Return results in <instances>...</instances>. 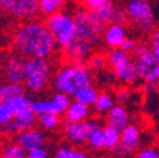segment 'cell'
Segmentation results:
<instances>
[{
    "mask_svg": "<svg viewBox=\"0 0 159 158\" xmlns=\"http://www.w3.org/2000/svg\"><path fill=\"white\" fill-rule=\"evenodd\" d=\"M98 89L95 86V85H89V86H85L80 90L73 97L75 100L82 103V104H86L89 106H93L96 99L98 96Z\"/></svg>",
    "mask_w": 159,
    "mask_h": 158,
    "instance_id": "cell-20",
    "label": "cell"
},
{
    "mask_svg": "<svg viewBox=\"0 0 159 158\" xmlns=\"http://www.w3.org/2000/svg\"><path fill=\"white\" fill-rule=\"evenodd\" d=\"M138 44H139V42L136 41V38H134V37H128L126 41H125V43H124L123 47H121V49L125 51V52H128V53H131V54H133V52L135 51V48L138 47Z\"/></svg>",
    "mask_w": 159,
    "mask_h": 158,
    "instance_id": "cell-39",
    "label": "cell"
},
{
    "mask_svg": "<svg viewBox=\"0 0 159 158\" xmlns=\"http://www.w3.org/2000/svg\"><path fill=\"white\" fill-rule=\"evenodd\" d=\"M0 7L4 13L20 22L37 19L41 14L39 0H0Z\"/></svg>",
    "mask_w": 159,
    "mask_h": 158,
    "instance_id": "cell-9",
    "label": "cell"
},
{
    "mask_svg": "<svg viewBox=\"0 0 159 158\" xmlns=\"http://www.w3.org/2000/svg\"><path fill=\"white\" fill-rule=\"evenodd\" d=\"M9 106L11 108L14 115L15 114H19L27 109H30V105H32V100L25 95V94H22V95H16V96H13L10 100L8 101Z\"/></svg>",
    "mask_w": 159,
    "mask_h": 158,
    "instance_id": "cell-27",
    "label": "cell"
},
{
    "mask_svg": "<svg viewBox=\"0 0 159 158\" xmlns=\"http://www.w3.org/2000/svg\"><path fill=\"white\" fill-rule=\"evenodd\" d=\"M2 128H3V123H2V120H0V132H2Z\"/></svg>",
    "mask_w": 159,
    "mask_h": 158,
    "instance_id": "cell-43",
    "label": "cell"
},
{
    "mask_svg": "<svg viewBox=\"0 0 159 158\" xmlns=\"http://www.w3.org/2000/svg\"><path fill=\"white\" fill-rule=\"evenodd\" d=\"M105 2L106 0H80L82 8L86 10H90V12H93L97 8H100Z\"/></svg>",
    "mask_w": 159,
    "mask_h": 158,
    "instance_id": "cell-36",
    "label": "cell"
},
{
    "mask_svg": "<svg viewBox=\"0 0 159 158\" xmlns=\"http://www.w3.org/2000/svg\"><path fill=\"white\" fill-rule=\"evenodd\" d=\"M92 71L86 62L67 61L56 71L52 85L59 92L75 96L82 87L92 85Z\"/></svg>",
    "mask_w": 159,
    "mask_h": 158,
    "instance_id": "cell-3",
    "label": "cell"
},
{
    "mask_svg": "<svg viewBox=\"0 0 159 158\" xmlns=\"http://www.w3.org/2000/svg\"><path fill=\"white\" fill-rule=\"evenodd\" d=\"M44 23L51 33L54 35L58 47H61L62 49L70 46L76 37L77 27L75 15L67 14L63 10L46 16Z\"/></svg>",
    "mask_w": 159,
    "mask_h": 158,
    "instance_id": "cell-7",
    "label": "cell"
},
{
    "mask_svg": "<svg viewBox=\"0 0 159 158\" xmlns=\"http://www.w3.org/2000/svg\"><path fill=\"white\" fill-rule=\"evenodd\" d=\"M2 132L5 135H15V134H18L16 128H15V124H14L13 120H10L8 123H4L3 124V128H2Z\"/></svg>",
    "mask_w": 159,
    "mask_h": 158,
    "instance_id": "cell-40",
    "label": "cell"
},
{
    "mask_svg": "<svg viewBox=\"0 0 159 158\" xmlns=\"http://www.w3.org/2000/svg\"><path fill=\"white\" fill-rule=\"evenodd\" d=\"M44 141L46 137L43 132L35 127L16 134V143L20 147H23L27 152L37 147H42L44 144Z\"/></svg>",
    "mask_w": 159,
    "mask_h": 158,
    "instance_id": "cell-15",
    "label": "cell"
},
{
    "mask_svg": "<svg viewBox=\"0 0 159 158\" xmlns=\"http://www.w3.org/2000/svg\"><path fill=\"white\" fill-rule=\"evenodd\" d=\"M116 104V97L115 94L107 91V90H102L98 92V96L96 99V101L93 104V111L98 115V116H105Z\"/></svg>",
    "mask_w": 159,
    "mask_h": 158,
    "instance_id": "cell-17",
    "label": "cell"
},
{
    "mask_svg": "<svg viewBox=\"0 0 159 158\" xmlns=\"http://www.w3.org/2000/svg\"><path fill=\"white\" fill-rule=\"evenodd\" d=\"M30 109L37 114V116H42L44 114H56L51 99H35V100H32Z\"/></svg>",
    "mask_w": 159,
    "mask_h": 158,
    "instance_id": "cell-26",
    "label": "cell"
},
{
    "mask_svg": "<svg viewBox=\"0 0 159 158\" xmlns=\"http://www.w3.org/2000/svg\"><path fill=\"white\" fill-rule=\"evenodd\" d=\"M22 94H25V89L23 85H15L9 82L0 84V105L8 103L13 96Z\"/></svg>",
    "mask_w": 159,
    "mask_h": 158,
    "instance_id": "cell-19",
    "label": "cell"
},
{
    "mask_svg": "<svg viewBox=\"0 0 159 158\" xmlns=\"http://www.w3.org/2000/svg\"><path fill=\"white\" fill-rule=\"evenodd\" d=\"M106 58L107 66L115 73L117 82L130 87L142 82L140 75H139L135 60L131 53H128L121 48H115L106 52Z\"/></svg>",
    "mask_w": 159,
    "mask_h": 158,
    "instance_id": "cell-4",
    "label": "cell"
},
{
    "mask_svg": "<svg viewBox=\"0 0 159 158\" xmlns=\"http://www.w3.org/2000/svg\"><path fill=\"white\" fill-rule=\"evenodd\" d=\"M75 21L77 27L76 37L70 46L63 48V57L66 61L86 62L102 43L106 26L98 21L92 12L84 8L76 12Z\"/></svg>",
    "mask_w": 159,
    "mask_h": 158,
    "instance_id": "cell-2",
    "label": "cell"
},
{
    "mask_svg": "<svg viewBox=\"0 0 159 158\" xmlns=\"http://www.w3.org/2000/svg\"><path fill=\"white\" fill-rule=\"evenodd\" d=\"M100 127H102L101 122L98 119H93V118H89L87 120L80 123L66 122V124L63 125V137L70 144L78 147L84 143H87L90 134Z\"/></svg>",
    "mask_w": 159,
    "mask_h": 158,
    "instance_id": "cell-10",
    "label": "cell"
},
{
    "mask_svg": "<svg viewBox=\"0 0 159 158\" xmlns=\"http://www.w3.org/2000/svg\"><path fill=\"white\" fill-rule=\"evenodd\" d=\"M134 158H159V146H147L139 148Z\"/></svg>",
    "mask_w": 159,
    "mask_h": 158,
    "instance_id": "cell-33",
    "label": "cell"
},
{
    "mask_svg": "<svg viewBox=\"0 0 159 158\" xmlns=\"http://www.w3.org/2000/svg\"><path fill=\"white\" fill-rule=\"evenodd\" d=\"M13 51L28 58H49L54 54L58 43L46 23L38 19L22 22L13 33Z\"/></svg>",
    "mask_w": 159,
    "mask_h": 158,
    "instance_id": "cell-1",
    "label": "cell"
},
{
    "mask_svg": "<svg viewBox=\"0 0 159 158\" xmlns=\"http://www.w3.org/2000/svg\"><path fill=\"white\" fill-rule=\"evenodd\" d=\"M66 5V0H39V10L44 16L62 12Z\"/></svg>",
    "mask_w": 159,
    "mask_h": 158,
    "instance_id": "cell-22",
    "label": "cell"
},
{
    "mask_svg": "<svg viewBox=\"0 0 159 158\" xmlns=\"http://www.w3.org/2000/svg\"><path fill=\"white\" fill-rule=\"evenodd\" d=\"M157 89H158V91H159V81H158V84H157Z\"/></svg>",
    "mask_w": 159,
    "mask_h": 158,
    "instance_id": "cell-45",
    "label": "cell"
},
{
    "mask_svg": "<svg viewBox=\"0 0 159 158\" xmlns=\"http://www.w3.org/2000/svg\"><path fill=\"white\" fill-rule=\"evenodd\" d=\"M104 133H105V149L112 152L121 141V130H119L114 127L105 125L104 127Z\"/></svg>",
    "mask_w": 159,
    "mask_h": 158,
    "instance_id": "cell-21",
    "label": "cell"
},
{
    "mask_svg": "<svg viewBox=\"0 0 159 158\" xmlns=\"http://www.w3.org/2000/svg\"><path fill=\"white\" fill-rule=\"evenodd\" d=\"M13 122L15 124L18 134L22 133L24 130H28L30 128H34L37 122H38V116L32 109H27L19 114H15L13 118Z\"/></svg>",
    "mask_w": 159,
    "mask_h": 158,
    "instance_id": "cell-18",
    "label": "cell"
},
{
    "mask_svg": "<svg viewBox=\"0 0 159 158\" xmlns=\"http://www.w3.org/2000/svg\"><path fill=\"white\" fill-rule=\"evenodd\" d=\"M104 158H116V157H115L114 154H110V156H105Z\"/></svg>",
    "mask_w": 159,
    "mask_h": 158,
    "instance_id": "cell-42",
    "label": "cell"
},
{
    "mask_svg": "<svg viewBox=\"0 0 159 158\" xmlns=\"http://www.w3.org/2000/svg\"><path fill=\"white\" fill-rule=\"evenodd\" d=\"M48 151L42 146V147H37L27 153V158H48Z\"/></svg>",
    "mask_w": 159,
    "mask_h": 158,
    "instance_id": "cell-37",
    "label": "cell"
},
{
    "mask_svg": "<svg viewBox=\"0 0 159 158\" xmlns=\"http://www.w3.org/2000/svg\"><path fill=\"white\" fill-rule=\"evenodd\" d=\"M27 60L20 54L15 52L8 54L2 63V73L5 82L15 84V85H24L27 78L25 70Z\"/></svg>",
    "mask_w": 159,
    "mask_h": 158,
    "instance_id": "cell-12",
    "label": "cell"
},
{
    "mask_svg": "<svg viewBox=\"0 0 159 158\" xmlns=\"http://www.w3.org/2000/svg\"><path fill=\"white\" fill-rule=\"evenodd\" d=\"M131 123L130 113L123 104H115L114 108L105 115V124L114 127L119 130H123Z\"/></svg>",
    "mask_w": 159,
    "mask_h": 158,
    "instance_id": "cell-14",
    "label": "cell"
},
{
    "mask_svg": "<svg viewBox=\"0 0 159 158\" xmlns=\"http://www.w3.org/2000/svg\"><path fill=\"white\" fill-rule=\"evenodd\" d=\"M110 23L126 26L129 23V18H128L126 9L123 8V7H120V5H115L114 4L112 12H111V16H110Z\"/></svg>",
    "mask_w": 159,
    "mask_h": 158,
    "instance_id": "cell-31",
    "label": "cell"
},
{
    "mask_svg": "<svg viewBox=\"0 0 159 158\" xmlns=\"http://www.w3.org/2000/svg\"><path fill=\"white\" fill-rule=\"evenodd\" d=\"M91 106L82 104L77 100H72L68 109L65 113V120L67 123H80V122H84L87 120L90 115H91Z\"/></svg>",
    "mask_w": 159,
    "mask_h": 158,
    "instance_id": "cell-16",
    "label": "cell"
},
{
    "mask_svg": "<svg viewBox=\"0 0 159 158\" xmlns=\"http://www.w3.org/2000/svg\"><path fill=\"white\" fill-rule=\"evenodd\" d=\"M106 2H110V3H115L116 0H106Z\"/></svg>",
    "mask_w": 159,
    "mask_h": 158,
    "instance_id": "cell-44",
    "label": "cell"
},
{
    "mask_svg": "<svg viewBox=\"0 0 159 158\" xmlns=\"http://www.w3.org/2000/svg\"><path fill=\"white\" fill-rule=\"evenodd\" d=\"M128 34V28L124 24H114L110 23L102 34V43L107 47V49H115L121 48L125 43Z\"/></svg>",
    "mask_w": 159,
    "mask_h": 158,
    "instance_id": "cell-13",
    "label": "cell"
},
{
    "mask_svg": "<svg viewBox=\"0 0 159 158\" xmlns=\"http://www.w3.org/2000/svg\"><path fill=\"white\" fill-rule=\"evenodd\" d=\"M54 158H90V156L85 149L72 146L59 147L54 153Z\"/></svg>",
    "mask_w": 159,
    "mask_h": 158,
    "instance_id": "cell-23",
    "label": "cell"
},
{
    "mask_svg": "<svg viewBox=\"0 0 159 158\" xmlns=\"http://www.w3.org/2000/svg\"><path fill=\"white\" fill-rule=\"evenodd\" d=\"M3 14H4V10L2 9V7H0V21H2V18H3Z\"/></svg>",
    "mask_w": 159,
    "mask_h": 158,
    "instance_id": "cell-41",
    "label": "cell"
},
{
    "mask_svg": "<svg viewBox=\"0 0 159 158\" xmlns=\"http://www.w3.org/2000/svg\"><path fill=\"white\" fill-rule=\"evenodd\" d=\"M27 151L20 147L18 143L14 144H9L4 148L2 156L3 158H27Z\"/></svg>",
    "mask_w": 159,
    "mask_h": 158,
    "instance_id": "cell-32",
    "label": "cell"
},
{
    "mask_svg": "<svg viewBox=\"0 0 159 158\" xmlns=\"http://www.w3.org/2000/svg\"><path fill=\"white\" fill-rule=\"evenodd\" d=\"M115 97H116V101L119 104H126L129 101V99L131 96V90H130V86H125V85H121L120 87H117L115 90Z\"/></svg>",
    "mask_w": 159,
    "mask_h": 158,
    "instance_id": "cell-34",
    "label": "cell"
},
{
    "mask_svg": "<svg viewBox=\"0 0 159 158\" xmlns=\"http://www.w3.org/2000/svg\"><path fill=\"white\" fill-rule=\"evenodd\" d=\"M148 43H149L150 47L155 51V53L159 56V27H157V28L153 30V33L149 35Z\"/></svg>",
    "mask_w": 159,
    "mask_h": 158,
    "instance_id": "cell-38",
    "label": "cell"
},
{
    "mask_svg": "<svg viewBox=\"0 0 159 158\" xmlns=\"http://www.w3.org/2000/svg\"><path fill=\"white\" fill-rule=\"evenodd\" d=\"M38 122L43 129L46 130H54L61 125V115L59 114H44L38 116Z\"/></svg>",
    "mask_w": 159,
    "mask_h": 158,
    "instance_id": "cell-29",
    "label": "cell"
},
{
    "mask_svg": "<svg viewBox=\"0 0 159 158\" xmlns=\"http://www.w3.org/2000/svg\"><path fill=\"white\" fill-rule=\"evenodd\" d=\"M87 144L91 149L93 151H102L105 149V133H104V128L100 127L95 129L87 139Z\"/></svg>",
    "mask_w": 159,
    "mask_h": 158,
    "instance_id": "cell-28",
    "label": "cell"
},
{
    "mask_svg": "<svg viewBox=\"0 0 159 158\" xmlns=\"http://www.w3.org/2000/svg\"><path fill=\"white\" fill-rule=\"evenodd\" d=\"M89 68L92 71V72H101L104 70H106L109 66H107V58H106V53H101V52H95L93 54H91L89 57V60L86 61Z\"/></svg>",
    "mask_w": 159,
    "mask_h": 158,
    "instance_id": "cell-24",
    "label": "cell"
},
{
    "mask_svg": "<svg viewBox=\"0 0 159 158\" xmlns=\"http://www.w3.org/2000/svg\"><path fill=\"white\" fill-rule=\"evenodd\" d=\"M142 82L147 85H157L159 81V56L148 42H139L133 52Z\"/></svg>",
    "mask_w": 159,
    "mask_h": 158,
    "instance_id": "cell-5",
    "label": "cell"
},
{
    "mask_svg": "<svg viewBox=\"0 0 159 158\" xmlns=\"http://www.w3.org/2000/svg\"><path fill=\"white\" fill-rule=\"evenodd\" d=\"M129 23L139 35H150L155 27L153 7L149 0H129L126 7Z\"/></svg>",
    "mask_w": 159,
    "mask_h": 158,
    "instance_id": "cell-6",
    "label": "cell"
},
{
    "mask_svg": "<svg viewBox=\"0 0 159 158\" xmlns=\"http://www.w3.org/2000/svg\"><path fill=\"white\" fill-rule=\"evenodd\" d=\"M25 70V89L34 94L42 92L47 87L51 78V63L48 58H28Z\"/></svg>",
    "mask_w": 159,
    "mask_h": 158,
    "instance_id": "cell-8",
    "label": "cell"
},
{
    "mask_svg": "<svg viewBox=\"0 0 159 158\" xmlns=\"http://www.w3.org/2000/svg\"><path fill=\"white\" fill-rule=\"evenodd\" d=\"M112 8H114V3L105 2L100 8H97V9L93 10L92 13L95 14V16H96L102 24H105V26L107 27V26L110 24V16H111Z\"/></svg>",
    "mask_w": 159,
    "mask_h": 158,
    "instance_id": "cell-30",
    "label": "cell"
},
{
    "mask_svg": "<svg viewBox=\"0 0 159 158\" xmlns=\"http://www.w3.org/2000/svg\"><path fill=\"white\" fill-rule=\"evenodd\" d=\"M13 118H14V113L8 103L0 105V120H2L3 124L13 120Z\"/></svg>",
    "mask_w": 159,
    "mask_h": 158,
    "instance_id": "cell-35",
    "label": "cell"
},
{
    "mask_svg": "<svg viewBox=\"0 0 159 158\" xmlns=\"http://www.w3.org/2000/svg\"><path fill=\"white\" fill-rule=\"evenodd\" d=\"M142 144V130L136 124L130 123L121 130V141L112 154L116 158H131Z\"/></svg>",
    "mask_w": 159,
    "mask_h": 158,
    "instance_id": "cell-11",
    "label": "cell"
},
{
    "mask_svg": "<svg viewBox=\"0 0 159 158\" xmlns=\"http://www.w3.org/2000/svg\"><path fill=\"white\" fill-rule=\"evenodd\" d=\"M51 100H52V104H53L56 114H59V115H65L66 110L68 109V106H70V104L72 101L70 95L59 92V91L53 94V96L51 97Z\"/></svg>",
    "mask_w": 159,
    "mask_h": 158,
    "instance_id": "cell-25",
    "label": "cell"
}]
</instances>
